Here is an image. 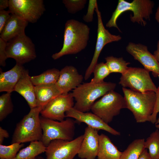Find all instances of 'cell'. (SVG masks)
Segmentation results:
<instances>
[{"label":"cell","instance_id":"obj_1","mask_svg":"<svg viewBox=\"0 0 159 159\" xmlns=\"http://www.w3.org/2000/svg\"><path fill=\"white\" fill-rule=\"evenodd\" d=\"M90 28L86 24L74 19L67 21L64 26L63 47L53 54L54 60L66 55L75 54L84 49L89 39Z\"/></svg>","mask_w":159,"mask_h":159},{"label":"cell","instance_id":"obj_2","mask_svg":"<svg viewBox=\"0 0 159 159\" xmlns=\"http://www.w3.org/2000/svg\"><path fill=\"white\" fill-rule=\"evenodd\" d=\"M127 108L132 113L136 122H151L156 100L155 92H141L122 88Z\"/></svg>","mask_w":159,"mask_h":159},{"label":"cell","instance_id":"obj_3","mask_svg":"<svg viewBox=\"0 0 159 159\" xmlns=\"http://www.w3.org/2000/svg\"><path fill=\"white\" fill-rule=\"evenodd\" d=\"M116 86L115 83L104 81L97 84L90 82L81 84L72 92L76 101L73 107L82 112L89 111L97 99L114 91Z\"/></svg>","mask_w":159,"mask_h":159},{"label":"cell","instance_id":"obj_4","mask_svg":"<svg viewBox=\"0 0 159 159\" xmlns=\"http://www.w3.org/2000/svg\"><path fill=\"white\" fill-rule=\"evenodd\" d=\"M154 4V2L150 0H134L131 2L124 0H119L116 9L106 24V26L116 28L121 32L116 21L122 13L128 11H132L133 13L132 15L130 16V20L132 22L137 23L145 26L147 24L145 20H150Z\"/></svg>","mask_w":159,"mask_h":159},{"label":"cell","instance_id":"obj_5","mask_svg":"<svg viewBox=\"0 0 159 159\" xmlns=\"http://www.w3.org/2000/svg\"><path fill=\"white\" fill-rule=\"evenodd\" d=\"M43 108L36 107L17 123L13 133L11 143H23L41 141L43 135L39 114Z\"/></svg>","mask_w":159,"mask_h":159},{"label":"cell","instance_id":"obj_6","mask_svg":"<svg viewBox=\"0 0 159 159\" xmlns=\"http://www.w3.org/2000/svg\"><path fill=\"white\" fill-rule=\"evenodd\" d=\"M43 131L41 141L47 147L53 140L61 139L70 141L74 135L75 122L69 117L62 121L40 116Z\"/></svg>","mask_w":159,"mask_h":159},{"label":"cell","instance_id":"obj_7","mask_svg":"<svg viewBox=\"0 0 159 159\" xmlns=\"http://www.w3.org/2000/svg\"><path fill=\"white\" fill-rule=\"evenodd\" d=\"M124 108H127V105L124 97L114 90L107 93L95 102L91 110L108 124Z\"/></svg>","mask_w":159,"mask_h":159},{"label":"cell","instance_id":"obj_8","mask_svg":"<svg viewBox=\"0 0 159 159\" xmlns=\"http://www.w3.org/2000/svg\"><path fill=\"white\" fill-rule=\"evenodd\" d=\"M119 84L122 87H128L132 90L141 92L148 91L156 92L157 88L150 76L149 72L144 68L129 67L122 74Z\"/></svg>","mask_w":159,"mask_h":159},{"label":"cell","instance_id":"obj_9","mask_svg":"<svg viewBox=\"0 0 159 159\" xmlns=\"http://www.w3.org/2000/svg\"><path fill=\"white\" fill-rule=\"evenodd\" d=\"M8 58L14 59L16 64L23 65L36 57L35 46L25 34L16 37L7 42Z\"/></svg>","mask_w":159,"mask_h":159},{"label":"cell","instance_id":"obj_10","mask_svg":"<svg viewBox=\"0 0 159 159\" xmlns=\"http://www.w3.org/2000/svg\"><path fill=\"white\" fill-rule=\"evenodd\" d=\"M9 11L27 22L34 23L45 11L42 0H9Z\"/></svg>","mask_w":159,"mask_h":159},{"label":"cell","instance_id":"obj_11","mask_svg":"<svg viewBox=\"0 0 159 159\" xmlns=\"http://www.w3.org/2000/svg\"><path fill=\"white\" fill-rule=\"evenodd\" d=\"M83 138L82 135L70 141L52 140L46 147V159H73L78 154Z\"/></svg>","mask_w":159,"mask_h":159},{"label":"cell","instance_id":"obj_12","mask_svg":"<svg viewBox=\"0 0 159 159\" xmlns=\"http://www.w3.org/2000/svg\"><path fill=\"white\" fill-rule=\"evenodd\" d=\"M95 10L97 17V41L94 54L91 62L87 69L84 79L87 80L90 77L94 67L97 63L100 54L104 47L106 44L120 40L122 37L120 35H113L105 27L102 20L101 13L97 4Z\"/></svg>","mask_w":159,"mask_h":159},{"label":"cell","instance_id":"obj_13","mask_svg":"<svg viewBox=\"0 0 159 159\" xmlns=\"http://www.w3.org/2000/svg\"><path fill=\"white\" fill-rule=\"evenodd\" d=\"M74 100L72 93L57 96L42 109L40 112L42 117L59 121L64 120L66 112L74 106Z\"/></svg>","mask_w":159,"mask_h":159},{"label":"cell","instance_id":"obj_14","mask_svg":"<svg viewBox=\"0 0 159 159\" xmlns=\"http://www.w3.org/2000/svg\"><path fill=\"white\" fill-rule=\"evenodd\" d=\"M127 52L139 62L144 68L152 72L155 77L159 78V63L148 50L147 47L140 43L130 42L127 46Z\"/></svg>","mask_w":159,"mask_h":159},{"label":"cell","instance_id":"obj_15","mask_svg":"<svg viewBox=\"0 0 159 159\" xmlns=\"http://www.w3.org/2000/svg\"><path fill=\"white\" fill-rule=\"evenodd\" d=\"M65 117L74 118L79 122L86 123L88 126L98 130L105 131L114 135H120V132L112 128L93 113L81 112L73 107L66 112Z\"/></svg>","mask_w":159,"mask_h":159},{"label":"cell","instance_id":"obj_16","mask_svg":"<svg viewBox=\"0 0 159 159\" xmlns=\"http://www.w3.org/2000/svg\"><path fill=\"white\" fill-rule=\"evenodd\" d=\"M98 130L89 126L86 127L77 154L80 158L95 159L97 156L99 145Z\"/></svg>","mask_w":159,"mask_h":159},{"label":"cell","instance_id":"obj_17","mask_svg":"<svg viewBox=\"0 0 159 159\" xmlns=\"http://www.w3.org/2000/svg\"><path fill=\"white\" fill-rule=\"evenodd\" d=\"M83 79L82 75L79 74L75 67L66 66L60 71L56 84L62 94H66L80 85Z\"/></svg>","mask_w":159,"mask_h":159},{"label":"cell","instance_id":"obj_18","mask_svg":"<svg viewBox=\"0 0 159 159\" xmlns=\"http://www.w3.org/2000/svg\"><path fill=\"white\" fill-rule=\"evenodd\" d=\"M28 70H24L14 89L25 99L30 109L37 107V100L34 86L31 80Z\"/></svg>","mask_w":159,"mask_h":159},{"label":"cell","instance_id":"obj_19","mask_svg":"<svg viewBox=\"0 0 159 159\" xmlns=\"http://www.w3.org/2000/svg\"><path fill=\"white\" fill-rule=\"evenodd\" d=\"M28 22L11 14L0 33V38L6 42L19 36L25 34V29Z\"/></svg>","mask_w":159,"mask_h":159},{"label":"cell","instance_id":"obj_20","mask_svg":"<svg viewBox=\"0 0 159 159\" xmlns=\"http://www.w3.org/2000/svg\"><path fill=\"white\" fill-rule=\"evenodd\" d=\"M25 69L23 65L17 64L5 72H2L0 69V92L11 93L14 91L15 87Z\"/></svg>","mask_w":159,"mask_h":159},{"label":"cell","instance_id":"obj_21","mask_svg":"<svg viewBox=\"0 0 159 159\" xmlns=\"http://www.w3.org/2000/svg\"><path fill=\"white\" fill-rule=\"evenodd\" d=\"M37 107L43 108L50 101L62 94L56 84L34 86Z\"/></svg>","mask_w":159,"mask_h":159},{"label":"cell","instance_id":"obj_22","mask_svg":"<svg viewBox=\"0 0 159 159\" xmlns=\"http://www.w3.org/2000/svg\"><path fill=\"white\" fill-rule=\"evenodd\" d=\"M122 153L108 136L102 133L99 135L98 159H120Z\"/></svg>","mask_w":159,"mask_h":159},{"label":"cell","instance_id":"obj_23","mask_svg":"<svg viewBox=\"0 0 159 159\" xmlns=\"http://www.w3.org/2000/svg\"><path fill=\"white\" fill-rule=\"evenodd\" d=\"M46 148L41 141L31 142L26 147L20 150L12 159H36L38 155L45 152Z\"/></svg>","mask_w":159,"mask_h":159},{"label":"cell","instance_id":"obj_24","mask_svg":"<svg viewBox=\"0 0 159 159\" xmlns=\"http://www.w3.org/2000/svg\"><path fill=\"white\" fill-rule=\"evenodd\" d=\"M60 71L55 68L48 69L39 75L31 77V80L34 86L55 84L58 80Z\"/></svg>","mask_w":159,"mask_h":159},{"label":"cell","instance_id":"obj_25","mask_svg":"<svg viewBox=\"0 0 159 159\" xmlns=\"http://www.w3.org/2000/svg\"><path fill=\"white\" fill-rule=\"evenodd\" d=\"M144 139H138L133 141L122 152L120 159H138L145 148Z\"/></svg>","mask_w":159,"mask_h":159},{"label":"cell","instance_id":"obj_26","mask_svg":"<svg viewBox=\"0 0 159 159\" xmlns=\"http://www.w3.org/2000/svg\"><path fill=\"white\" fill-rule=\"evenodd\" d=\"M106 64L110 73H119L122 74L128 69L130 64L122 57H116L113 56H108L105 58Z\"/></svg>","mask_w":159,"mask_h":159},{"label":"cell","instance_id":"obj_27","mask_svg":"<svg viewBox=\"0 0 159 159\" xmlns=\"http://www.w3.org/2000/svg\"><path fill=\"white\" fill-rule=\"evenodd\" d=\"M145 147L148 150L151 159H159V130L152 132L145 141Z\"/></svg>","mask_w":159,"mask_h":159},{"label":"cell","instance_id":"obj_28","mask_svg":"<svg viewBox=\"0 0 159 159\" xmlns=\"http://www.w3.org/2000/svg\"><path fill=\"white\" fill-rule=\"evenodd\" d=\"M11 93L6 92L0 96V121L4 120L13 110Z\"/></svg>","mask_w":159,"mask_h":159},{"label":"cell","instance_id":"obj_29","mask_svg":"<svg viewBox=\"0 0 159 159\" xmlns=\"http://www.w3.org/2000/svg\"><path fill=\"white\" fill-rule=\"evenodd\" d=\"M94 76L90 82L94 84H99L104 82V80L111 73L105 63H97L93 69Z\"/></svg>","mask_w":159,"mask_h":159},{"label":"cell","instance_id":"obj_30","mask_svg":"<svg viewBox=\"0 0 159 159\" xmlns=\"http://www.w3.org/2000/svg\"><path fill=\"white\" fill-rule=\"evenodd\" d=\"M24 145L23 143H15L9 145L0 144V159H12L14 158Z\"/></svg>","mask_w":159,"mask_h":159},{"label":"cell","instance_id":"obj_31","mask_svg":"<svg viewBox=\"0 0 159 159\" xmlns=\"http://www.w3.org/2000/svg\"><path fill=\"white\" fill-rule=\"evenodd\" d=\"M87 2L86 0H63L62 2L68 11L75 14L82 10Z\"/></svg>","mask_w":159,"mask_h":159},{"label":"cell","instance_id":"obj_32","mask_svg":"<svg viewBox=\"0 0 159 159\" xmlns=\"http://www.w3.org/2000/svg\"><path fill=\"white\" fill-rule=\"evenodd\" d=\"M97 4L96 0L89 1L87 13L84 16L83 18L84 21L87 23L92 21L94 11Z\"/></svg>","mask_w":159,"mask_h":159},{"label":"cell","instance_id":"obj_33","mask_svg":"<svg viewBox=\"0 0 159 159\" xmlns=\"http://www.w3.org/2000/svg\"><path fill=\"white\" fill-rule=\"evenodd\" d=\"M157 95V100L152 116L151 123L155 124V127L159 129V86L157 88L156 92Z\"/></svg>","mask_w":159,"mask_h":159},{"label":"cell","instance_id":"obj_34","mask_svg":"<svg viewBox=\"0 0 159 159\" xmlns=\"http://www.w3.org/2000/svg\"><path fill=\"white\" fill-rule=\"evenodd\" d=\"M7 42L0 38V65L4 67L8 58L6 52Z\"/></svg>","mask_w":159,"mask_h":159},{"label":"cell","instance_id":"obj_35","mask_svg":"<svg viewBox=\"0 0 159 159\" xmlns=\"http://www.w3.org/2000/svg\"><path fill=\"white\" fill-rule=\"evenodd\" d=\"M9 10H0V33L11 16Z\"/></svg>","mask_w":159,"mask_h":159},{"label":"cell","instance_id":"obj_36","mask_svg":"<svg viewBox=\"0 0 159 159\" xmlns=\"http://www.w3.org/2000/svg\"><path fill=\"white\" fill-rule=\"evenodd\" d=\"M9 137V134L7 131L0 127V144H2L5 138Z\"/></svg>","mask_w":159,"mask_h":159},{"label":"cell","instance_id":"obj_37","mask_svg":"<svg viewBox=\"0 0 159 159\" xmlns=\"http://www.w3.org/2000/svg\"><path fill=\"white\" fill-rule=\"evenodd\" d=\"M138 159H151L147 149L145 148L140 155Z\"/></svg>","mask_w":159,"mask_h":159},{"label":"cell","instance_id":"obj_38","mask_svg":"<svg viewBox=\"0 0 159 159\" xmlns=\"http://www.w3.org/2000/svg\"><path fill=\"white\" fill-rule=\"evenodd\" d=\"M9 1L8 0H0V10H4L9 7Z\"/></svg>","mask_w":159,"mask_h":159},{"label":"cell","instance_id":"obj_39","mask_svg":"<svg viewBox=\"0 0 159 159\" xmlns=\"http://www.w3.org/2000/svg\"><path fill=\"white\" fill-rule=\"evenodd\" d=\"M153 55L159 63V39L157 44V49L154 52Z\"/></svg>","mask_w":159,"mask_h":159},{"label":"cell","instance_id":"obj_40","mask_svg":"<svg viewBox=\"0 0 159 159\" xmlns=\"http://www.w3.org/2000/svg\"><path fill=\"white\" fill-rule=\"evenodd\" d=\"M155 18L159 24V5L156 11L155 15Z\"/></svg>","mask_w":159,"mask_h":159},{"label":"cell","instance_id":"obj_41","mask_svg":"<svg viewBox=\"0 0 159 159\" xmlns=\"http://www.w3.org/2000/svg\"><path fill=\"white\" fill-rule=\"evenodd\" d=\"M36 159H44V158L42 156H38Z\"/></svg>","mask_w":159,"mask_h":159}]
</instances>
